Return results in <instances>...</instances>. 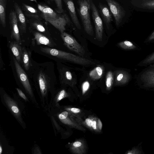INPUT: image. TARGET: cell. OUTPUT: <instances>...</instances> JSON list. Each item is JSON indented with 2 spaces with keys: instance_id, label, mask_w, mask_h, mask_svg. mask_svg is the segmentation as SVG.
Returning <instances> with one entry per match:
<instances>
[{
  "instance_id": "ba28073f",
  "label": "cell",
  "mask_w": 154,
  "mask_h": 154,
  "mask_svg": "<svg viewBox=\"0 0 154 154\" xmlns=\"http://www.w3.org/2000/svg\"><path fill=\"white\" fill-rule=\"evenodd\" d=\"M14 62L19 79L26 92L31 96L33 94L30 82L27 75L16 59L14 57Z\"/></svg>"
},
{
  "instance_id": "277c9868",
  "label": "cell",
  "mask_w": 154,
  "mask_h": 154,
  "mask_svg": "<svg viewBox=\"0 0 154 154\" xmlns=\"http://www.w3.org/2000/svg\"><path fill=\"white\" fill-rule=\"evenodd\" d=\"M61 33V36L65 46L70 50L83 57L85 53L83 47L72 36L64 32Z\"/></svg>"
},
{
  "instance_id": "d6986e66",
  "label": "cell",
  "mask_w": 154,
  "mask_h": 154,
  "mask_svg": "<svg viewBox=\"0 0 154 154\" xmlns=\"http://www.w3.org/2000/svg\"><path fill=\"white\" fill-rule=\"evenodd\" d=\"M7 0H0V21L2 26L5 27L6 22V8Z\"/></svg>"
},
{
  "instance_id": "4316f807",
  "label": "cell",
  "mask_w": 154,
  "mask_h": 154,
  "mask_svg": "<svg viewBox=\"0 0 154 154\" xmlns=\"http://www.w3.org/2000/svg\"><path fill=\"white\" fill-rule=\"evenodd\" d=\"M141 5L142 7L145 8L154 9V0L143 2Z\"/></svg>"
},
{
  "instance_id": "3957f363",
  "label": "cell",
  "mask_w": 154,
  "mask_h": 154,
  "mask_svg": "<svg viewBox=\"0 0 154 154\" xmlns=\"http://www.w3.org/2000/svg\"><path fill=\"white\" fill-rule=\"evenodd\" d=\"M92 0H78L79 6L78 10L85 31L89 35H92L94 31L90 16Z\"/></svg>"
},
{
  "instance_id": "e0dca14e",
  "label": "cell",
  "mask_w": 154,
  "mask_h": 154,
  "mask_svg": "<svg viewBox=\"0 0 154 154\" xmlns=\"http://www.w3.org/2000/svg\"><path fill=\"white\" fill-rule=\"evenodd\" d=\"M99 8L101 15L106 24L108 25L112 20V14L108 8L104 5L99 3Z\"/></svg>"
},
{
  "instance_id": "603a6c76",
  "label": "cell",
  "mask_w": 154,
  "mask_h": 154,
  "mask_svg": "<svg viewBox=\"0 0 154 154\" xmlns=\"http://www.w3.org/2000/svg\"><path fill=\"white\" fill-rule=\"evenodd\" d=\"M118 45L121 48L126 50H134L137 47L133 43L128 41H124L119 42Z\"/></svg>"
},
{
  "instance_id": "9a60e30c",
  "label": "cell",
  "mask_w": 154,
  "mask_h": 154,
  "mask_svg": "<svg viewBox=\"0 0 154 154\" xmlns=\"http://www.w3.org/2000/svg\"><path fill=\"white\" fill-rule=\"evenodd\" d=\"M34 39L38 45H43L50 47L54 46L52 41L45 35L36 32L34 33Z\"/></svg>"
},
{
  "instance_id": "8992f818",
  "label": "cell",
  "mask_w": 154,
  "mask_h": 154,
  "mask_svg": "<svg viewBox=\"0 0 154 154\" xmlns=\"http://www.w3.org/2000/svg\"><path fill=\"white\" fill-rule=\"evenodd\" d=\"M91 9L95 27L96 38L98 40L101 41L103 32V23L97 9L92 0L91 1Z\"/></svg>"
},
{
  "instance_id": "f546056e",
  "label": "cell",
  "mask_w": 154,
  "mask_h": 154,
  "mask_svg": "<svg viewBox=\"0 0 154 154\" xmlns=\"http://www.w3.org/2000/svg\"><path fill=\"white\" fill-rule=\"evenodd\" d=\"M142 153V151L137 147H134L128 151L126 153L127 154H141Z\"/></svg>"
},
{
  "instance_id": "e575fe53",
  "label": "cell",
  "mask_w": 154,
  "mask_h": 154,
  "mask_svg": "<svg viewBox=\"0 0 154 154\" xmlns=\"http://www.w3.org/2000/svg\"><path fill=\"white\" fill-rule=\"evenodd\" d=\"M82 143L80 141H77L73 143V146L75 147H78L81 146Z\"/></svg>"
},
{
  "instance_id": "4dcf8cb0",
  "label": "cell",
  "mask_w": 154,
  "mask_h": 154,
  "mask_svg": "<svg viewBox=\"0 0 154 154\" xmlns=\"http://www.w3.org/2000/svg\"><path fill=\"white\" fill-rule=\"evenodd\" d=\"M90 87V84L88 81L85 82L82 86V92L83 94H84L88 89Z\"/></svg>"
},
{
  "instance_id": "836d02e7",
  "label": "cell",
  "mask_w": 154,
  "mask_h": 154,
  "mask_svg": "<svg viewBox=\"0 0 154 154\" xmlns=\"http://www.w3.org/2000/svg\"><path fill=\"white\" fill-rule=\"evenodd\" d=\"M85 122L87 125L89 127H92V121L89 118H87L85 120Z\"/></svg>"
},
{
  "instance_id": "ffe728a7",
  "label": "cell",
  "mask_w": 154,
  "mask_h": 154,
  "mask_svg": "<svg viewBox=\"0 0 154 154\" xmlns=\"http://www.w3.org/2000/svg\"><path fill=\"white\" fill-rule=\"evenodd\" d=\"M22 60L25 69L28 70L31 66L29 52L24 48H22Z\"/></svg>"
},
{
  "instance_id": "8d00e7d4",
  "label": "cell",
  "mask_w": 154,
  "mask_h": 154,
  "mask_svg": "<svg viewBox=\"0 0 154 154\" xmlns=\"http://www.w3.org/2000/svg\"><path fill=\"white\" fill-rule=\"evenodd\" d=\"M92 127L94 130L97 129V122L96 121L93 120L92 121Z\"/></svg>"
},
{
  "instance_id": "1f68e13d",
  "label": "cell",
  "mask_w": 154,
  "mask_h": 154,
  "mask_svg": "<svg viewBox=\"0 0 154 154\" xmlns=\"http://www.w3.org/2000/svg\"><path fill=\"white\" fill-rule=\"evenodd\" d=\"M17 90L19 96L24 100H27V98L24 93L20 89L17 88Z\"/></svg>"
},
{
  "instance_id": "484cf974",
  "label": "cell",
  "mask_w": 154,
  "mask_h": 154,
  "mask_svg": "<svg viewBox=\"0 0 154 154\" xmlns=\"http://www.w3.org/2000/svg\"><path fill=\"white\" fill-rule=\"evenodd\" d=\"M32 26L38 31L46 34V31L42 24L38 22H34L32 23Z\"/></svg>"
},
{
  "instance_id": "b9f144b4",
  "label": "cell",
  "mask_w": 154,
  "mask_h": 154,
  "mask_svg": "<svg viewBox=\"0 0 154 154\" xmlns=\"http://www.w3.org/2000/svg\"><path fill=\"white\" fill-rule=\"evenodd\" d=\"M50 0V1H52V0Z\"/></svg>"
},
{
  "instance_id": "7402d4cb",
  "label": "cell",
  "mask_w": 154,
  "mask_h": 154,
  "mask_svg": "<svg viewBox=\"0 0 154 154\" xmlns=\"http://www.w3.org/2000/svg\"><path fill=\"white\" fill-rule=\"evenodd\" d=\"M23 8H24L25 11L26 12V15L29 17H33L35 19H39V16L38 15V11L34 8L28 5H27L24 4Z\"/></svg>"
},
{
  "instance_id": "d4e9b609",
  "label": "cell",
  "mask_w": 154,
  "mask_h": 154,
  "mask_svg": "<svg viewBox=\"0 0 154 154\" xmlns=\"http://www.w3.org/2000/svg\"><path fill=\"white\" fill-rule=\"evenodd\" d=\"M154 62V52L149 55L145 59L141 61L139 64V66H143L148 65Z\"/></svg>"
},
{
  "instance_id": "8fae6325",
  "label": "cell",
  "mask_w": 154,
  "mask_h": 154,
  "mask_svg": "<svg viewBox=\"0 0 154 154\" xmlns=\"http://www.w3.org/2000/svg\"><path fill=\"white\" fill-rule=\"evenodd\" d=\"M63 0L66 5L72 22L78 29H80L81 26L76 14L73 1L72 0Z\"/></svg>"
},
{
  "instance_id": "4fadbf2b",
  "label": "cell",
  "mask_w": 154,
  "mask_h": 154,
  "mask_svg": "<svg viewBox=\"0 0 154 154\" xmlns=\"http://www.w3.org/2000/svg\"><path fill=\"white\" fill-rule=\"evenodd\" d=\"M14 6L17 17L18 24L21 30L25 32L26 31V24L25 16L17 3L15 2Z\"/></svg>"
},
{
  "instance_id": "74e56055",
  "label": "cell",
  "mask_w": 154,
  "mask_h": 154,
  "mask_svg": "<svg viewBox=\"0 0 154 154\" xmlns=\"http://www.w3.org/2000/svg\"><path fill=\"white\" fill-rule=\"evenodd\" d=\"M98 125L100 130H101L102 128V124L101 121L100 119H98Z\"/></svg>"
},
{
  "instance_id": "ac0fdd59",
  "label": "cell",
  "mask_w": 154,
  "mask_h": 154,
  "mask_svg": "<svg viewBox=\"0 0 154 154\" xmlns=\"http://www.w3.org/2000/svg\"><path fill=\"white\" fill-rule=\"evenodd\" d=\"M60 79L63 82L69 84L73 81V78L71 72L64 69L61 70L60 71Z\"/></svg>"
},
{
  "instance_id": "9c48e42d",
  "label": "cell",
  "mask_w": 154,
  "mask_h": 154,
  "mask_svg": "<svg viewBox=\"0 0 154 154\" xmlns=\"http://www.w3.org/2000/svg\"><path fill=\"white\" fill-rule=\"evenodd\" d=\"M9 18L11 29V36L12 38L20 44L21 40L18 27V22L15 11L11 10L9 14Z\"/></svg>"
},
{
  "instance_id": "f1b7e54d",
  "label": "cell",
  "mask_w": 154,
  "mask_h": 154,
  "mask_svg": "<svg viewBox=\"0 0 154 154\" xmlns=\"http://www.w3.org/2000/svg\"><path fill=\"white\" fill-rule=\"evenodd\" d=\"M66 94V92L64 90H61L56 97V102H58L63 99L65 97Z\"/></svg>"
},
{
  "instance_id": "f35d334b",
  "label": "cell",
  "mask_w": 154,
  "mask_h": 154,
  "mask_svg": "<svg viewBox=\"0 0 154 154\" xmlns=\"http://www.w3.org/2000/svg\"><path fill=\"white\" fill-rule=\"evenodd\" d=\"M2 152V148L1 145L0 146V154H1Z\"/></svg>"
},
{
  "instance_id": "5bb4252c",
  "label": "cell",
  "mask_w": 154,
  "mask_h": 154,
  "mask_svg": "<svg viewBox=\"0 0 154 154\" xmlns=\"http://www.w3.org/2000/svg\"><path fill=\"white\" fill-rule=\"evenodd\" d=\"M38 80L40 89L42 96L46 94L49 86L48 79L46 75L42 72L38 74Z\"/></svg>"
},
{
  "instance_id": "d6a6232c",
  "label": "cell",
  "mask_w": 154,
  "mask_h": 154,
  "mask_svg": "<svg viewBox=\"0 0 154 154\" xmlns=\"http://www.w3.org/2000/svg\"><path fill=\"white\" fill-rule=\"evenodd\" d=\"M67 109L69 110L72 112L74 113H78L80 112V109L75 107L71 108L69 109L68 108Z\"/></svg>"
},
{
  "instance_id": "7a4b0ae2",
  "label": "cell",
  "mask_w": 154,
  "mask_h": 154,
  "mask_svg": "<svg viewBox=\"0 0 154 154\" xmlns=\"http://www.w3.org/2000/svg\"><path fill=\"white\" fill-rule=\"evenodd\" d=\"M41 50L43 52L48 55L78 64L88 65L94 63L88 59L56 49L47 47L42 48Z\"/></svg>"
},
{
  "instance_id": "44dd1931",
  "label": "cell",
  "mask_w": 154,
  "mask_h": 154,
  "mask_svg": "<svg viewBox=\"0 0 154 154\" xmlns=\"http://www.w3.org/2000/svg\"><path fill=\"white\" fill-rule=\"evenodd\" d=\"M103 68L102 66H98L94 68L89 73L90 77L94 80L100 79L103 74Z\"/></svg>"
},
{
  "instance_id": "5b68a950",
  "label": "cell",
  "mask_w": 154,
  "mask_h": 154,
  "mask_svg": "<svg viewBox=\"0 0 154 154\" xmlns=\"http://www.w3.org/2000/svg\"><path fill=\"white\" fill-rule=\"evenodd\" d=\"M138 82L145 88H154V67L146 68L138 75Z\"/></svg>"
},
{
  "instance_id": "6da1fadb",
  "label": "cell",
  "mask_w": 154,
  "mask_h": 154,
  "mask_svg": "<svg viewBox=\"0 0 154 154\" xmlns=\"http://www.w3.org/2000/svg\"><path fill=\"white\" fill-rule=\"evenodd\" d=\"M38 8L41 12L42 17L60 32L66 29L65 27L70 23V20L64 12L60 13L55 12L50 8L38 4Z\"/></svg>"
},
{
  "instance_id": "d590c367",
  "label": "cell",
  "mask_w": 154,
  "mask_h": 154,
  "mask_svg": "<svg viewBox=\"0 0 154 154\" xmlns=\"http://www.w3.org/2000/svg\"><path fill=\"white\" fill-rule=\"evenodd\" d=\"M154 40V31L148 37L147 39V41L148 42H151Z\"/></svg>"
},
{
  "instance_id": "2e32d148",
  "label": "cell",
  "mask_w": 154,
  "mask_h": 154,
  "mask_svg": "<svg viewBox=\"0 0 154 154\" xmlns=\"http://www.w3.org/2000/svg\"><path fill=\"white\" fill-rule=\"evenodd\" d=\"M10 48L13 54L19 63L22 59V48L20 44L16 41L12 42L10 44Z\"/></svg>"
},
{
  "instance_id": "ab89813d",
  "label": "cell",
  "mask_w": 154,
  "mask_h": 154,
  "mask_svg": "<svg viewBox=\"0 0 154 154\" xmlns=\"http://www.w3.org/2000/svg\"><path fill=\"white\" fill-rule=\"evenodd\" d=\"M152 63V64L150 65L149 67H154V62Z\"/></svg>"
},
{
  "instance_id": "83f0119b",
  "label": "cell",
  "mask_w": 154,
  "mask_h": 154,
  "mask_svg": "<svg viewBox=\"0 0 154 154\" xmlns=\"http://www.w3.org/2000/svg\"><path fill=\"white\" fill-rule=\"evenodd\" d=\"M55 2L57 8L56 11L57 12L61 13L64 12L63 9L62 0H54Z\"/></svg>"
},
{
  "instance_id": "60d3db41",
  "label": "cell",
  "mask_w": 154,
  "mask_h": 154,
  "mask_svg": "<svg viewBox=\"0 0 154 154\" xmlns=\"http://www.w3.org/2000/svg\"><path fill=\"white\" fill-rule=\"evenodd\" d=\"M30 0L34 1L36 2H37L36 0Z\"/></svg>"
},
{
  "instance_id": "cb8c5ba5",
  "label": "cell",
  "mask_w": 154,
  "mask_h": 154,
  "mask_svg": "<svg viewBox=\"0 0 154 154\" xmlns=\"http://www.w3.org/2000/svg\"><path fill=\"white\" fill-rule=\"evenodd\" d=\"M114 80V76L112 72L109 71L106 75V88H110L112 85Z\"/></svg>"
},
{
  "instance_id": "52a82bcc",
  "label": "cell",
  "mask_w": 154,
  "mask_h": 154,
  "mask_svg": "<svg viewBox=\"0 0 154 154\" xmlns=\"http://www.w3.org/2000/svg\"><path fill=\"white\" fill-rule=\"evenodd\" d=\"M107 3L113 15L116 26L119 25L125 14V11L122 6L114 0H104Z\"/></svg>"
},
{
  "instance_id": "7c38bea8",
  "label": "cell",
  "mask_w": 154,
  "mask_h": 154,
  "mask_svg": "<svg viewBox=\"0 0 154 154\" xmlns=\"http://www.w3.org/2000/svg\"><path fill=\"white\" fill-rule=\"evenodd\" d=\"M115 82L117 85H122L127 83L131 78L130 74L123 70H118L115 72Z\"/></svg>"
},
{
  "instance_id": "30bf717a",
  "label": "cell",
  "mask_w": 154,
  "mask_h": 154,
  "mask_svg": "<svg viewBox=\"0 0 154 154\" xmlns=\"http://www.w3.org/2000/svg\"><path fill=\"white\" fill-rule=\"evenodd\" d=\"M4 97L5 101L10 110L15 117L21 122L20 112L17 104L14 101L6 94H4Z\"/></svg>"
}]
</instances>
